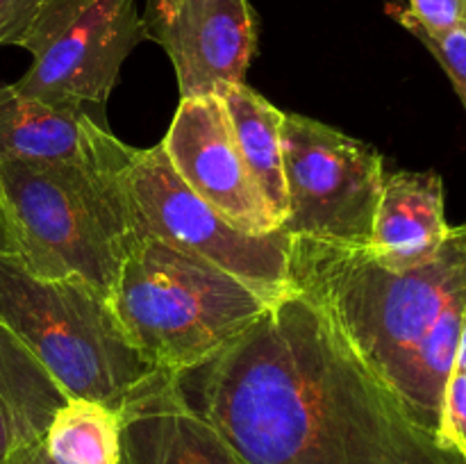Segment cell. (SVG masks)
<instances>
[{
	"mask_svg": "<svg viewBox=\"0 0 466 464\" xmlns=\"http://www.w3.org/2000/svg\"><path fill=\"white\" fill-rule=\"evenodd\" d=\"M173 391L246 464H464L294 289Z\"/></svg>",
	"mask_w": 466,
	"mask_h": 464,
	"instance_id": "cell-1",
	"label": "cell"
},
{
	"mask_svg": "<svg viewBox=\"0 0 466 464\" xmlns=\"http://www.w3.org/2000/svg\"><path fill=\"white\" fill-rule=\"evenodd\" d=\"M289 282L403 403L417 348L451 305L466 300V223L408 271L382 267L367 246L291 239Z\"/></svg>",
	"mask_w": 466,
	"mask_h": 464,
	"instance_id": "cell-2",
	"label": "cell"
},
{
	"mask_svg": "<svg viewBox=\"0 0 466 464\" xmlns=\"http://www.w3.org/2000/svg\"><path fill=\"white\" fill-rule=\"evenodd\" d=\"M0 326L68 398L123 414L173 382L137 350L107 294L77 280L32 276L14 255L0 257Z\"/></svg>",
	"mask_w": 466,
	"mask_h": 464,
	"instance_id": "cell-3",
	"label": "cell"
},
{
	"mask_svg": "<svg viewBox=\"0 0 466 464\" xmlns=\"http://www.w3.org/2000/svg\"><path fill=\"white\" fill-rule=\"evenodd\" d=\"M123 173L0 162L14 257L36 277L77 280L112 296L123 262L139 241Z\"/></svg>",
	"mask_w": 466,
	"mask_h": 464,
	"instance_id": "cell-4",
	"label": "cell"
},
{
	"mask_svg": "<svg viewBox=\"0 0 466 464\" xmlns=\"http://www.w3.org/2000/svg\"><path fill=\"white\" fill-rule=\"evenodd\" d=\"M109 300L137 350L168 376L208 362L271 305L223 268L150 235L130 250Z\"/></svg>",
	"mask_w": 466,
	"mask_h": 464,
	"instance_id": "cell-5",
	"label": "cell"
},
{
	"mask_svg": "<svg viewBox=\"0 0 466 464\" xmlns=\"http://www.w3.org/2000/svg\"><path fill=\"white\" fill-rule=\"evenodd\" d=\"M123 185L139 237H157L223 268L268 303L291 291V237L285 230L264 237L237 230L180 180L159 144L135 148Z\"/></svg>",
	"mask_w": 466,
	"mask_h": 464,
	"instance_id": "cell-6",
	"label": "cell"
},
{
	"mask_svg": "<svg viewBox=\"0 0 466 464\" xmlns=\"http://www.w3.org/2000/svg\"><path fill=\"white\" fill-rule=\"evenodd\" d=\"M144 39L137 0H48L18 41L32 64L12 85L53 107H105Z\"/></svg>",
	"mask_w": 466,
	"mask_h": 464,
	"instance_id": "cell-7",
	"label": "cell"
},
{
	"mask_svg": "<svg viewBox=\"0 0 466 464\" xmlns=\"http://www.w3.org/2000/svg\"><path fill=\"white\" fill-rule=\"evenodd\" d=\"M287 217L291 239L369 246L380 198L382 157L355 136L300 114L282 118Z\"/></svg>",
	"mask_w": 466,
	"mask_h": 464,
	"instance_id": "cell-8",
	"label": "cell"
},
{
	"mask_svg": "<svg viewBox=\"0 0 466 464\" xmlns=\"http://www.w3.org/2000/svg\"><path fill=\"white\" fill-rule=\"evenodd\" d=\"M159 146L180 180L237 230L255 237L280 230L241 159L221 96L180 100Z\"/></svg>",
	"mask_w": 466,
	"mask_h": 464,
	"instance_id": "cell-9",
	"label": "cell"
},
{
	"mask_svg": "<svg viewBox=\"0 0 466 464\" xmlns=\"http://www.w3.org/2000/svg\"><path fill=\"white\" fill-rule=\"evenodd\" d=\"M146 30L176 68L180 100L223 96L246 85L258 50L250 0H180L167 18H146Z\"/></svg>",
	"mask_w": 466,
	"mask_h": 464,
	"instance_id": "cell-10",
	"label": "cell"
},
{
	"mask_svg": "<svg viewBox=\"0 0 466 464\" xmlns=\"http://www.w3.org/2000/svg\"><path fill=\"white\" fill-rule=\"evenodd\" d=\"M132 153L85 109L53 107L0 80V162L126 171Z\"/></svg>",
	"mask_w": 466,
	"mask_h": 464,
	"instance_id": "cell-11",
	"label": "cell"
},
{
	"mask_svg": "<svg viewBox=\"0 0 466 464\" xmlns=\"http://www.w3.org/2000/svg\"><path fill=\"white\" fill-rule=\"evenodd\" d=\"M451 230L440 173H385L367 246L376 262L394 271L421 267L440 253Z\"/></svg>",
	"mask_w": 466,
	"mask_h": 464,
	"instance_id": "cell-12",
	"label": "cell"
},
{
	"mask_svg": "<svg viewBox=\"0 0 466 464\" xmlns=\"http://www.w3.org/2000/svg\"><path fill=\"white\" fill-rule=\"evenodd\" d=\"M118 464H246L196 412L177 400L173 382L123 412Z\"/></svg>",
	"mask_w": 466,
	"mask_h": 464,
	"instance_id": "cell-13",
	"label": "cell"
},
{
	"mask_svg": "<svg viewBox=\"0 0 466 464\" xmlns=\"http://www.w3.org/2000/svg\"><path fill=\"white\" fill-rule=\"evenodd\" d=\"M68 396L39 362L0 326V464L18 444L41 439Z\"/></svg>",
	"mask_w": 466,
	"mask_h": 464,
	"instance_id": "cell-14",
	"label": "cell"
},
{
	"mask_svg": "<svg viewBox=\"0 0 466 464\" xmlns=\"http://www.w3.org/2000/svg\"><path fill=\"white\" fill-rule=\"evenodd\" d=\"M221 100L230 116L241 159L271 207L278 226H282L287 217L285 157H282L285 112L246 85L226 91Z\"/></svg>",
	"mask_w": 466,
	"mask_h": 464,
	"instance_id": "cell-15",
	"label": "cell"
},
{
	"mask_svg": "<svg viewBox=\"0 0 466 464\" xmlns=\"http://www.w3.org/2000/svg\"><path fill=\"white\" fill-rule=\"evenodd\" d=\"M123 414L86 398H66L46 428L44 449L57 464L121 462Z\"/></svg>",
	"mask_w": 466,
	"mask_h": 464,
	"instance_id": "cell-16",
	"label": "cell"
},
{
	"mask_svg": "<svg viewBox=\"0 0 466 464\" xmlns=\"http://www.w3.org/2000/svg\"><path fill=\"white\" fill-rule=\"evenodd\" d=\"M391 16L400 23L408 32H412L428 50L432 57L440 62L449 80L453 82L460 100L466 109V30H449V32H428L408 16V12L400 7L390 9Z\"/></svg>",
	"mask_w": 466,
	"mask_h": 464,
	"instance_id": "cell-17",
	"label": "cell"
},
{
	"mask_svg": "<svg viewBox=\"0 0 466 464\" xmlns=\"http://www.w3.org/2000/svg\"><path fill=\"white\" fill-rule=\"evenodd\" d=\"M437 441L466 464V371L453 368L441 396Z\"/></svg>",
	"mask_w": 466,
	"mask_h": 464,
	"instance_id": "cell-18",
	"label": "cell"
},
{
	"mask_svg": "<svg viewBox=\"0 0 466 464\" xmlns=\"http://www.w3.org/2000/svg\"><path fill=\"white\" fill-rule=\"evenodd\" d=\"M405 9L428 32L466 30V0H408Z\"/></svg>",
	"mask_w": 466,
	"mask_h": 464,
	"instance_id": "cell-19",
	"label": "cell"
},
{
	"mask_svg": "<svg viewBox=\"0 0 466 464\" xmlns=\"http://www.w3.org/2000/svg\"><path fill=\"white\" fill-rule=\"evenodd\" d=\"M48 0H0V45H18Z\"/></svg>",
	"mask_w": 466,
	"mask_h": 464,
	"instance_id": "cell-20",
	"label": "cell"
},
{
	"mask_svg": "<svg viewBox=\"0 0 466 464\" xmlns=\"http://www.w3.org/2000/svg\"><path fill=\"white\" fill-rule=\"evenodd\" d=\"M7 464H57V462H53V459H50V455L46 453L44 441L27 439L14 449V453L9 455Z\"/></svg>",
	"mask_w": 466,
	"mask_h": 464,
	"instance_id": "cell-21",
	"label": "cell"
},
{
	"mask_svg": "<svg viewBox=\"0 0 466 464\" xmlns=\"http://www.w3.org/2000/svg\"><path fill=\"white\" fill-rule=\"evenodd\" d=\"M9 255H16V246H14L12 226H9L7 205H5L3 189H0V257H9Z\"/></svg>",
	"mask_w": 466,
	"mask_h": 464,
	"instance_id": "cell-22",
	"label": "cell"
},
{
	"mask_svg": "<svg viewBox=\"0 0 466 464\" xmlns=\"http://www.w3.org/2000/svg\"><path fill=\"white\" fill-rule=\"evenodd\" d=\"M458 371H466V308L462 314V330H460V341H458V353H455V367Z\"/></svg>",
	"mask_w": 466,
	"mask_h": 464,
	"instance_id": "cell-23",
	"label": "cell"
},
{
	"mask_svg": "<svg viewBox=\"0 0 466 464\" xmlns=\"http://www.w3.org/2000/svg\"><path fill=\"white\" fill-rule=\"evenodd\" d=\"M180 0H150V16L148 18H167L176 9Z\"/></svg>",
	"mask_w": 466,
	"mask_h": 464,
	"instance_id": "cell-24",
	"label": "cell"
}]
</instances>
